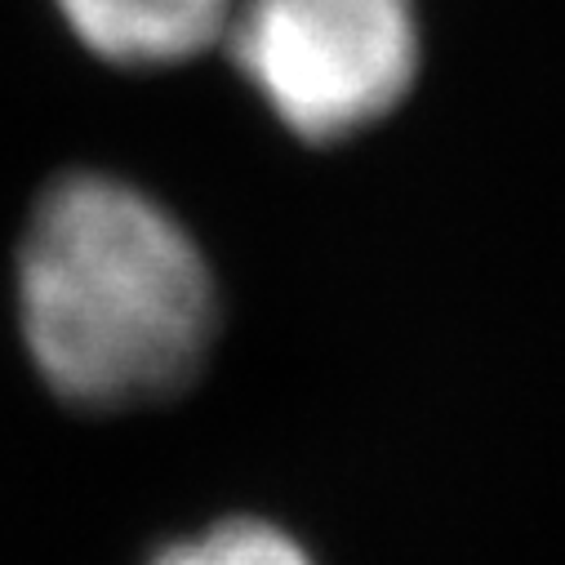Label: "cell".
Segmentation results:
<instances>
[{"label":"cell","mask_w":565,"mask_h":565,"mask_svg":"<svg viewBox=\"0 0 565 565\" xmlns=\"http://www.w3.org/2000/svg\"><path fill=\"white\" fill-rule=\"evenodd\" d=\"M19 317L72 405H138L192 379L214 334V276L188 227L129 183H54L19 249Z\"/></svg>","instance_id":"6da1fadb"},{"label":"cell","mask_w":565,"mask_h":565,"mask_svg":"<svg viewBox=\"0 0 565 565\" xmlns=\"http://www.w3.org/2000/svg\"><path fill=\"white\" fill-rule=\"evenodd\" d=\"M236 67L312 143L383 120L418 72L414 0H241Z\"/></svg>","instance_id":"7a4b0ae2"},{"label":"cell","mask_w":565,"mask_h":565,"mask_svg":"<svg viewBox=\"0 0 565 565\" xmlns=\"http://www.w3.org/2000/svg\"><path fill=\"white\" fill-rule=\"evenodd\" d=\"M67 28L107 63H183L227 36L241 0H54Z\"/></svg>","instance_id":"3957f363"},{"label":"cell","mask_w":565,"mask_h":565,"mask_svg":"<svg viewBox=\"0 0 565 565\" xmlns=\"http://www.w3.org/2000/svg\"><path fill=\"white\" fill-rule=\"evenodd\" d=\"M152 565H312V556L286 530L236 516L166 547Z\"/></svg>","instance_id":"277c9868"}]
</instances>
